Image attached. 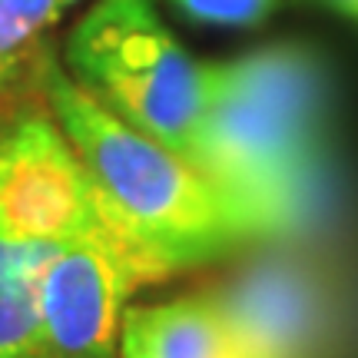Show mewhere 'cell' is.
Returning a JSON list of instances; mask_svg holds the SVG:
<instances>
[{"mask_svg":"<svg viewBox=\"0 0 358 358\" xmlns=\"http://www.w3.org/2000/svg\"><path fill=\"white\" fill-rule=\"evenodd\" d=\"M100 229L110 226L96 189L57 116L43 110L7 116L0 123V236L60 245Z\"/></svg>","mask_w":358,"mask_h":358,"instance_id":"obj_4","label":"cell"},{"mask_svg":"<svg viewBox=\"0 0 358 358\" xmlns=\"http://www.w3.org/2000/svg\"><path fill=\"white\" fill-rule=\"evenodd\" d=\"M77 0H0V96Z\"/></svg>","mask_w":358,"mask_h":358,"instance_id":"obj_9","label":"cell"},{"mask_svg":"<svg viewBox=\"0 0 358 358\" xmlns=\"http://www.w3.org/2000/svg\"><path fill=\"white\" fill-rule=\"evenodd\" d=\"M120 358H239L213 292L127 308Z\"/></svg>","mask_w":358,"mask_h":358,"instance_id":"obj_7","label":"cell"},{"mask_svg":"<svg viewBox=\"0 0 358 358\" xmlns=\"http://www.w3.org/2000/svg\"><path fill=\"white\" fill-rule=\"evenodd\" d=\"M213 295L239 358H322L332 345V292L302 259H259Z\"/></svg>","mask_w":358,"mask_h":358,"instance_id":"obj_6","label":"cell"},{"mask_svg":"<svg viewBox=\"0 0 358 358\" xmlns=\"http://www.w3.org/2000/svg\"><path fill=\"white\" fill-rule=\"evenodd\" d=\"M179 10L213 27H252L275 10L279 0H173Z\"/></svg>","mask_w":358,"mask_h":358,"instance_id":"obj_10","label":"cell"},{"mask_svg":"<svg viewBox=\"0 0 358 358\" xmlns=\"http://www.w3.org/2000/svg\"><path fill=\"white\" fill-rule=\"evenodd\" d=\"M322 116L325 77L302 47L203 64V116L189 163L229 199L252 239L315 222L325 203Z\"/></svg>","mask_w":358,"mask_h":358,"instance_id":"obj_1","label":"cell"},{"mask_svg":"<svg viewBox=\"0 0 358 358\" xmlns=\"http://www.w3.org/2000/svg\"><path fill=\"white\" fill-rule=\"evenodd\" d=\"M40 87L87 166L103 222L150 279L203 266L252 239L229 199L186 156L110 113L53 57L40 60Z\"/></svg>","mask_w":358,"mask_h":358,"instance_id":"obj_2","label":"cell"},{"mask_svg":"<svg viewBox=\"0 0 358 358\" xmlns=\"http://www.w3.org/2000/svg\"><path fill=\"white\" fill-rule=\"evenodd\" d=\"M146 282V266L110 229L53 245L40 272L43 358H120L127 299Z\"/></svg>","mask_w":358,"mask_h":358,"instance_id":"obj_5","label":"cell"},{"mask_svg":"<svg viewBox=\"0 0 358 358\" xmlns=\"http://www.w3.org/2000/svg\"><path fill=\"white\" fill-rule=\"evenodd\" d=\"M332 10H338V13H345L348 20H355L358 24V0H325Z\"/></svg>","mask_w":358,"mask_h":358,"instance_id":"obj_11","label":"cell"},{"mask_svg":"<svg viewBox=\"0 0 358 358\" xmlns=\"http://www.w3.org/2000/svg\"><path fill=\"white\" fill-rule=\"evenodd\" d=\"M66 70L123 123L192 156L203 64L159 20L153 0H96L66 37Z\"/></svg>","mask_w":358,"mask_h":358,"instance_id":"obj_3","label":"cell"},{"mask_svg":"<svg viewBox=\"0 0 358 358\" xmlns=\"http://www.w3.org/2000/svg\"><path fill=\"white\" fill-rule=\"evenodd\" d=\"M50 243H17L0 236V358H40V272Z\"/></svg>","mask_w":358,"mask_h":358,"instance_id":"obj_8","label":"cell"},{"mask_svg":"<svg viewBox=\"0 0 358 358\" xmlns=\"http://www.w3.org/2000/svg\"><path fill=\"white\" fill-rule=\"evenodd\" d=\"M40 358H43V355H40Z\"/></svg>","mask_w":358,"mask_h":358,"instance_id":"obj_12","label":"cell"}]
</instances>
